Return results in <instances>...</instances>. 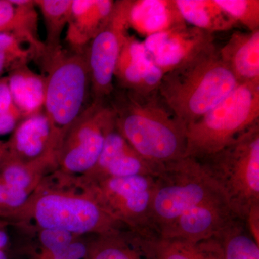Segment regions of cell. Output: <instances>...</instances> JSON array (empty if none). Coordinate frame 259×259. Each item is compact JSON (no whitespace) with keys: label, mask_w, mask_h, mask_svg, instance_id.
Masks as SVG:
<instances>
[{"label":"cell","mask_w":259,"mask_h":259,"mask_svg":"<svg viewBox=\"0 0 259 259\" xmlns=\"http://www.w3.org/2000/svg\"><path fill=\"white\" fill-rule=\"evenodd\" d=\"M158 237L153 232L130 228L96 236L90 242L88 259H157Z\"/></svg>","instance_id":"16"},{"label":"cell","mask_w":259,"mask_h":259,"mask_svg":"<svg viewBox=\"0 0 259 259\" xmlns=\"http://www.w3.org/2000/svg\"><path fill=\"white\" fill-rule=\"evenodd\" d=\"M213 201L225 202L197 159L183 157L166 163L155 179L151 230L159 236L161 231L184 213Z\"/></svg>","instance_id":"5"},{"label":"cell","mask_w":259,"mask_h":259,"mask_svg":"<svg viewBox=\"0 0 259 259\" xmlns=\"http://www.w3.org/2000/svg\"><path fill=\"white\" fill-rule=\"evenodd\" d=\"M111 105L116 127L145 159L163 166L185 157L187 126L158 91L143 95L124 90Z\"/></svg>","instance_id":"1"},{"label":"cell","mask_w":259,"mask_h":259,"mask_svg":"<svg viewBox=\"0 0 259 259\" xmlns=\"http://www.w3.org/2000/svg\"><path fill=\"white\" fill-rule=\"evenodd\" d=\"M83 190L81 194L35 190L25 214L33 218L40 229L61 230L77 236H101L128 228L112 218L93 195Z\"/></svg>","instance_id":"6"},{"label":"cell","mask_w":259,"mask_h":259,"mask_svg":"<svg viewBox=\"0 0 259 259\" xmlns=\"http://www.w3.org/2000/svg\"><path fill=\"white\" fill-rule=\"evenodd\" d=\"M237 23L250 32L259 30L258 0H214Z\"/></svg>","instance_id":"28"},{"label":"cell","mask_w":259,"mask_h":259,"mask_svg":"<svg viewBox=\"0 0 259 259\" xmlns=\"http://www.w3.org/2000/svg\"><path fill=\"white\" fill-rule=\"evenodd\" d=\"M238 218L224 201L196 206L165 228L159 238L197 242L218 237L227 225Z\"/></svg>","instance_id":"15"},{"label":"cell","mask_w":259,"mask_h":259,"mask_svg":"<svg viewBox=\"0 0 259 259\" xmlns=\"http://www.w3.org/2000/svg\"><path fill=\"white\" fill-rule=\"evenodd\" d=\"M235 215L259 204V122L218 152L195 158Z\"/></svg>","instance_id":"3"},{"label":"cell","mask_w":259,"mask_h":259,"mask_svg":"<svg viewBox=\"0 0 259 259\" xmlns=\"http://www.w3.org/2000/svg\"><path fill=\"white\" fill-rule=\"evenodd\" d=\"M7 147L6 144L3 143L0 141V159L3 157V155L5 154V151H6Z\"/></svg>","instance_id":"34"},{"label":"cell","mask_w":259,"mask_h":259,"mask_svg":"<svg viewBox=\"0 0 259 259\" xmlns=\"http://www.w3.org/2000/svg\"><path fill=\"white\" fill-rule=\"evenodd\" d=\"M78 238L68 232L56 229H40L39 241L51 256L59 254Z\"/></svg>","instance_id":"29"},{"label":"cell","mask_w":259,"mask_h":259,"mask_svg":"<svg viewBox=\"0 0 259 259\" xmlns=\"http://www.w3.org/2000/svg\"><path fill=\"white\" fill-rule=\"evenodd\" d=\"M186 24L175 0H131L129 28L145 38Z\"/></svg>","instance_id":"17"},{"label":"cell","mask_w":259,"mask_h":259,"mask_svg":"<svg viewBox=\"0 0 259 259\" xmlns=\"http://www.w3.org/2000/svg\"><path fill=\"white\" fill-rule=\"evenodd\" d=\"M245 222L250 235L259 244V204L250 209Z\"/></svg>","instance_id":"33"},{"label":"cell","mask_w":259,"mask_h":259,"mask_svg":"<svg viewBox=\"0 0 259 259\" xmlns=\"http://www.w3.org/2000/svg\"><path fill=\"white\" fill-rule=\"evenodd\" d=\"M45 114L61 137L88 108L91 95L90 71L84 52L71 54L61 50L44 64Z\"/></svg>","instance_id":"7"},{"label":"cell","mask_w":259,"mask_h":259,"mask_svg":"<svg viewBox=\"0 0 259 259\" xmlns=\"http://www.w3.org/2000/svg\"><path fill=\"white\" fill-rule=\"evenodd\" d=\"M259 122V81L239 83L205 115L187 127L185 157L202 158L222 150Z\"/></svg>","instance_id":"4"},{"label":"cell","mask_w":259,"mask_h":259,"mask_svg":"<svg viewBox=\"0 0 259 259\" xmlns=\"http://www.w3.org/2000/svg\"><path fill=\"white\" fill-rule=\"evenodd\" d=\"M218 238L222 245L223 259H259V244L241 218H234Z\"/></svg>","instance_id":"25"},{"label":"cell","mask_w":259,"mask_h":259,"mask_svg":"<svg viewBox=\"0 0 259 259\" xmlns=\"http://www.w3.org/2000/svg\"><path fill=\"white\" fill-rule=\"evenodd\" d=\"M185 23L209 33L234 28L238 23L214 0H175Z\"/></svg>","instance_id":"22"},{"label":"cell","mask_w":259,"mask_h":259,"mask_svg":"<svg viewBox=\"0 0 259 259\" xmlns=\"http://www.w3.org/2000/svg\"><path fill=\"white\" fill-rule=\"evenodd\" d=\"M35 2L0 0V32L10 34L20 42H28L31 51L40 56L45 46L39 40Z\"/></svg>","instance_id":"20"},{"label":"cell","mask_w":259,"mask_h":259,"mask_svg":"<svg viewBox=\"0 0 259 259\" xmlns=\"http://www.w3.org/2000/svg\"><path fill=\"white\" fill-rule=\"evenodd\" d=\"M115 126V112L106 102H92L66 133L57 167L62 176L84 177L92 171L107 134Z\"/></svg>","instance_id":"8"},{"label":"cell","mask_w":259,"mask_h":259,"mask_svg":"<svg viewBox=\"0 0 259 259\" xmlns=\"http://www.w3.org/2000/svg\"><path fill=\"white\" fill-rule=\"evenodd\" d=\"M156 177L79 180V183L117 222L130 229L153 232L151 207Z\"/></svg>","instance_id":"9"},{"label":"cell","mask_w":259,"mask_h":259,"mask_svg":"<svg viewBox=\"0 0 259 259\" xmlns=\"http://www.w3.org/2000/svg\"><path fill=\"white\" fill-rule=\"evenodd\" d=\"M8 251V250L0 249V259H9Z\"/></svg>","instance_id":"35"},{"label":"cell","mask_w":259,"mask_h":259,"mask_svg":"<svg viewBox=\"0 0 259 259\" xmlns=\"http://www.w3.org/2000/svg\"><path fill=\"white\" fill-rule=\"evenodd\" d=\"M131 0L115 2L111 14L83 49L91 81L93 102L106 101L113 91L115 71L128 35Z\"/></svg>","instance_id":"10"},{"label":"cell","mask_w":259,"mask_h":259,"mask_svg":"<svg viewBox=\"0 0 259 259\" xmlns=\"http://www.w3.org/2000/svg\"><path fill=\"white\" fill-rule=\"evenodd\" d=\"M115 2L110 0H72L67 40L74 51H83L111 14Z\"/></svg>","instance_id":"19"},{"label":"cell","mask_w":259,"mask_h":259,"mask_svg":"<svg viewBox=\"0 0 259 259\" xmlns=\"http://www.w3.org/2000/svg\"><path fill=\"white\" fill-rule=\"evenodd\" d=\"M18 108L15 106L8 84V77L0 78V114Z\"/></svg>","instance_id":"32"},{"label":"cell","mask_w":259,"mask_h":259,"mask_svg":"<svg viewBox=\"0 0 259 259\" xmlns=\"http://www.w3.org/2000/svg\"><path fill=\"white\" fill-rule=\"evenodd\" d=\"M218 53L238 83L259 81V30L233 32Z\"/></svg>","instance_id":"18"},{"label":"cell","mask_w":259,"mask_h":259,"mask_svg":"<svg viewBox=\"0 0 259 259\" xmlns=\"http://www.w3.org/2000/svg\"><path fill=\"white\" fill-rule=\"evenodd\" d=\"M144 41L128 35L124 40L116 65L115 77L123 90L150 94L158 91L163 76Z\"/></svg>","instance_id":"14"},{"label":"cell","mask_w":259,"mask_h":259,"mask_svg":"<svg viewBox=\"0 0 259 259\" xmlns=\"http://www.w3.org/2000/svg\"><path fill=\"white\" fill-rule=\"evenodd\" d=\"M156 253L157 259H223L218 237L197 242L158 237Z\"/></svg>","instance_id":"23"},{"label":"cell","mask_w":259,"mask_h":259,"mask_svg":"<svg viewBox=\"0 0 259 259\" xmlns=\"http://www.w3.org/2000/svg\"><path fill=\"white\" fill-rule=\"evenodd\" d=\"M238 84L213 47L165 74L158 93L187 127L215 107Z\"/></svg>","instance_id":"2"},{"label":"cell","mask_w":259,"mask_h":259,"mask_svg":"<svg viewBox=\"0 0 259 259\" xmlns=\"http://www.w3.org/2000/svg\"><path fill=\"white\" fill-rule=\"evenodd\" d=\"M63 141L45 112H39L19 122L5 144L8 153L22 163L57 166Z\"/></svg>","instance_id":"11"},{"label":"cell","mask_w":259,"mask_h":259,"mask_svg":"<svg viewBox=\"0 0 259 259\" xmlns=\"http://www.w3.org/2000/svg\"><path fill=\"white\" fill-rule=\"evenodd\" d=\"M34 2L41 11L47 28V40L44 42L45 52L42 56L45 64L62 50L60 46L61 34L65 25L69 23L72 0Z\"/></svg>","instance_id":"24"},{"label":"cell","mask_w":259,"mask_h":259,"mask_svg":"<svg viewBox=\"0 0 259 259\" xmlns=\"http://www.w3.org/2000/svg\"><path fill=\"white\" fill-rule=\"evenodd\" d=\"M163 166L143 158L125 138L113 127L107 134L103 148L92 171L80 180L120 178L132 176H157Z\"/></svg>","instance_id":"13"},{"label":"cell","mask_w":259,"mask_h":259,"mask_svg":"<svg viewBox=\"0 0 259 259\" xmlns=\"http://www.w3.org/2000/svg\"><path fill=\"white\" fill-rule=\"evenodd\" d=\"M32 194L0 182V220L14 223L15 220L23 218Z\"/></svg>","instance_id":"27"},{"label":"cell","mask_w":259,"mask_h":259,"mask_svg":"<svg viewBox=\"0 0 259 259\" xmlns=\"http://www.w3.org/2000/svg\"><path fill=\"white\" fill-rule=\"evenodd\" d=\"M143 41L163 74L178 69L214 47L213 34L187 24L154 34Z\"/></svg>","instance_id":"12"},{"label":"cell","mask_w":259,"mask_h":259,"mask_svg":"<svg viewBox=\"0 0 259 259\" xmlns=\"http://www.w3.org/2000/svg\"><path fill=\"white\" fill-rule=\"evenodd\" d=\"M22 116L18 108L0 114V136L14 131Z\"/></svg>","instance_id":"31"},{"label":"cell","mask_w":259,"mask_h":259,"mask_svg":"<svg viewBox=\"0 0 259 259\" xmlns=\"http://www.w3.org/2000/svg\"><path fill=\"white\" fill-rule=\"evenodd\" d=\"M90 243L76 238L64 251L51 257L52 259H88Z\"/></svg>","instance_id":"30"},{"label":"cell","mask_w":259,"mask_h":259,"mask_svg":"<svg viewBox=\"0 0 259 259\" xmlns=\"http://www.w3.org/2000/svg\"><path fill=\"white\" fill-rule=\"evenodd\" d=\"M8 79L13 102L23 117L40 112L45 100L46 77L35 74L23 62L10 69Z\"/></svg>","instance_id":"21"},{"label":"cell","mask_w":259,"mask_h":259,"mask_svg":"<svg viewBox=\"0 0 259 259\" xmlns=\"http://www.w3.org/2000/svg\"><path fill=\"white\" fill-rule=\"evenodd\" d=\"M49 166L42 164H26L5 151L0 159V182L33 192L36 190L42 173Z\"/></svg>","instance_id":"26"}]
</instances>
